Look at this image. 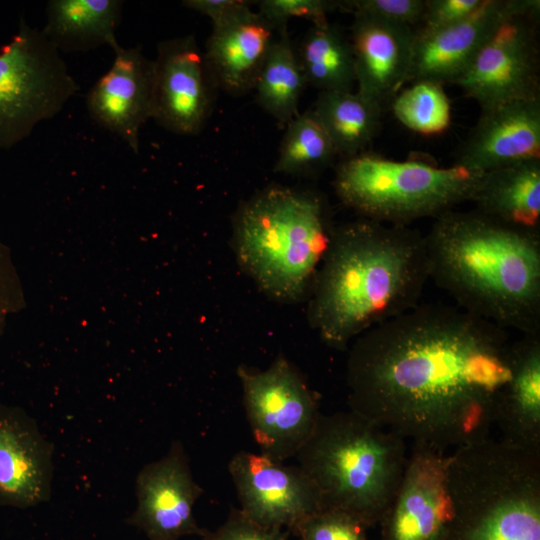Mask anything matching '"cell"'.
Wrapping results in <instances>:
<instances>
[{
  "label": "cell",
  "instance_id": "cell-33",
  "mask_svg": "<svg viewBox=\"0 0 540 540\" xmlns=\"http://www.w3.org/2000/svg\"><path fill=\"white\" fill-rule=\"evenodd\" d=\"M485 0H425L420 30H436L458 24L472 16Z\"/></svg>",
  "mask_w": 540,
  "mask_h": 540
},
{
  "label": "cell",
  "instance_id": "cell-34",
  "mask_svg": "<svg viewBox=\"0 0 540 540\" xmlns=\"http://www.w3.org/2000/svg\"><path fill=\"white\" fill-rule=\"evenodd\" d=\"M181 5L207 16L214 24L250 6L251 2L245 0H184Z\"/></svg>",
  "mask_w": 540,
  "mask_h": 540
},
{
  "label": "cell",
  "instance_id": "cell-28",
  "mask_svg": "<svg viewBox=\"0 0 540 540\" xmlns=\"http://www.w3.org/2000/svg\"><path fill=\"white\" fill-rule=\"evenodd\" d=\"M395 118L406 128L422 135H436L451 123V105L443 85L416 81L402 88L391 101Z\"/></svg>",
  "mask_w": 540,
  "mask_h": 540
},
{
  "label": "cell",
  "instance_id": "cell-8",
  "mask_svg": "<svg viewBox=\"0 0 540 540\" xmlns=\"http://www.w3.org/2000/svg\"><path fill=\"white\" fill-rule=\"evenodd\" d=\"M79 89L42 29L22 18L0 48V150L14 147L39 123L54 118Z\"/></svg>",
  "mask_w": 540,
  "mask_h": 540
},
{
  "label": "cell",
  "instance_id": "cell-7",
  "mask_svg": "<svg viewBox=\"0 0 540 540\" xmlns=\"http://www.w3.org/2000/svg\"><path fill=\"white\" fill-rule=\"evenodd\" d=\"M482 173L361 152L342 159L333 179L339 200L363 219L409 226L471 202Z\"/></svg>",
  "mask_w": 540,
  "mask_h": 540
},
{
  "label": "cell",
  "instance_id": "cell-16",
  "mask_svg": "<svg viewBox=\"0 0 540 540\" xmlns=\"http://www.w3.org/2000/svg\"><path fill=\"white\" fill-rule=\"evenodd\" d=\"M522 3L523 0H485L472 16L458 24L436 30L415 29L407 84H454L501 22Z\"/></svg>",
  "mask_w": 540,
  "mask_h": 540
},
{
  "label": "cell",
  "instance_id": "cell-15",
  "mask_svg": "<svg viewBox=\"0 0 540 540\" xmlns=\"http://www.w3.org/2000/svg\"><path fill=\"white\" fill-rule=\"evenodd\" d=\"M111 48L113 63L89 90L87 110L98 125L138 154L141 128L152 115L154 60L141 46L124 48L116 41Z\"/></svg>",
  "mask_w": 540,
  "mask_h": 540
},
{
  "label": "cell",
  "instance_id": "cell-29",
  "mask_svg": "<svg viewBox=\"0 0 540 540\" xmlns=\"http://www.w3.org/2000/svg\"><path fill=\"white\" fill-rule=\"evenodd\" d=\"M366 530L346 512L321 509L302 521L293 532L300 540H368Z\"/></svg>",
  "mask_w": 540,
  "mask_h": 540
},
{
  "label": "cell",
  "instance_id": "cell-4",
  "mask_svg": "<svg viewBox=\"0 0 540 540\" xmlns=\"http://www.w3.org/2000/svg\"><path fill=\"white\" fill-rule=\"evenodd\" d=\"M233 225L238 264L263 293L286 303L310 293L335 230L322 194L270 186L238 208Z\"/></svg>",
  "mask_w": 540,
  "mask_h": 540
},
{
  "label": "cell",
  "instance_id": "cell-31",
  "mask_svg": "<svg viewBox=\"0 0 540 540\" xmlns=\"http://www.w3.org/2000/svg\"><path fill=\"white\" fill-rule=\"evenodd\" d=\"M424 6L425 0H346L342 10L416 29Z\"/></svg>",
  "mask_w": 540,
  "mask_h": 540
},
{
  "label": "cell",
  "instance_id": "cell-6",
  "mask_svg": "<svg viewBox=\"0 0 540 540\" xmlns=\"http://www.w3.org/2000/svg\"><path fill=\"white\" fill-rule=\"evenodd\" d=\"M444 540H540V453L491 436L448 455Z\"/></svg>",
  "mask_w": 540,
  "mask_h": 540
},
{
  "label": "cell",
  "instance_id": "cell-14",
  "mask_svg": "<svg viewBox=\"0 0 540 540\" xmlns=\"http://www.w3.org/2000/svg\"><path fill=\"white\" fill-rule=\"evenodd\" d=\"M448 455L413 445L397 492L379 523V540H444L451 519Z\"/></svg>",
  "mask_w": 540,
  "mask_h": 540
},
{
  "label": "cell",
  "instance_id": "cell-23",
  "mask_svg": "<svg viewBox=\"0 0 540 540\" xmlns=\"http://www.w3.org/2000/svg\"><path fill=\"white\" fill-rule=\"evenodd\" d=\"M121 0H49L42 32L61 53L112 46L122 19Z\"/></svg>",
  "mask_w": 540,
  "mask_h": 540
},
{
  "label": "cell",
  "instance_id": "cell-17",
  "mask_svg": "<svg viewBox=\"0 0 540 540\" xmlns=\"http://www.w3.org/2000/svg\"><path fill=\"white\" fill-rule=\"evenodd\" d=\"M54 447L23 410L0 404V505L29 508L52 495Z\"/></svg>",
  "mask_w": 540,
  "mask_h": 540
},
{
  "label": "cell",
  "instance_id": "cell-11",
  "mask_svg": "<svg viewBox=\"0 0 540 540\" xmlns=\"http://www.w3.org/2000/svg\"><path fill=\"white\" fill-rule=\"evenodd\" d=\"M218 90L194 35L157 44L151 119L159 126L178 135L198 134L213 111Z\"/></svg>",
  "mask_w": 540,
  "mask_h": 540
},
{
  "label": "cell",
  "instance_id": "cell-20",
  "mask_svg": "<svg viewBox=\"0 0 540 540\" xmlns=\"http://www.w3.org/2000/svg\"><path fill=\"white\" fill-rule=\"evenodd\" d=\"M276 33L251 5L212 24L203 54L218 89L234 96L253 91Z\"/></svg>",
  "mask_w": 540,
  "mask_h": 540
},
{
  "label": "cell",
  "instance_id": "cell-21",
  "mask_svg": "<svg viewBox=\"0 0 540 540\" xmlns=\"http://www.w3.org/2000/svg\"><path fill=\"white\" fill-rule=\"evenodd\" d=\"M501 439L540 453V334L512 343L510 377L496 412Z\"/></svg>",
  "mask_w": 540,
  "mask_h": 540
},
{
  "label": "cell",
  "instance_id": "cell-30",
  "mask_svg": "<svg viewBox=\"0 0 540 540\" xmlns=\"http://www.w3.org/2000/svg\"><path fill=\"white\" fill-rule=\"evenodd\" d=\"M260 13L275 29L287 28L293 18L307 19L312 24L328 21V15L343 9L339 0H262L257 2Z\"/></svg>",
  "mask_w": 540,
  "mask_h": 540
},
{
  "label": "cell",
  "instance_id": "cell-2",
  "mask_svg": "<svg viewBox=\"0 0 540 540\" xmlns=\"http://www.w3.org/2000/svg\"><path fill=\"white\" fill-rule=\"evenodd\" d=\"M429 280L425 236L360 218L335 227L310 291L308 319L346 350L362 334L418 305Z\"/></svg>",
  "mask_w": 540,
  "mask_h": 540
},
{
  "label": "cell",
  "instance_id": "cell-32",
  "mask_svg": "<svg viewBox=\"0 0 540 540\" xmlns=\"http://www.w3.org/2000/svg\"><path fill=\"white\" fill-rule=\"evenodd\" d=\"M201 540H287L283 529L262 526L232 508L225 522L215 531L206 530Z\"/></svg>",
  "mask_w": 540,
  "mask_h": 540
},
{
  "label": "cell",
  "instance_id": "cell-1",
  "mask_svg": "<svg viewBox=\"0 0 540 540\" xmlns=\"http://www.w3.org/2000/svg\"><path fill=\"white\" fill-rule=\"evenodd\" d=\"M511 352L505 329L457 306L418 304L351 344L350 410L442 452L483 440L495 426Z\"/></svg>",
  "mask_w": 540,
  "mask_h": 540
},
{
  "label": "cell",
  "instance_id": "cell-10",
  "mask_svg": "<svg viewBox=\"0 0 540 540\" xmlns=\"http://www.w3.org/2000/svg\"><path fill=\"white\" fill-rule=\"evenodd\" d=\"M539 0H523L454 83L481 110L540 97Z\"/></svg>",
  "mask_w": 540,
  "mask_h": 540
},
{
  "label": "cell",
  "instance_id": "cell-22",
  "mask_svg": "<svg viewBox=\"0 0 540 540\" xmlns=\"http://www.w3.org/2000/svg\"><path fill=\"white\" fill-rule=\"evenodd\" d=\"M471 202L475 210L502 223L540 231V159L482 173Z\"/></svg>",
  "mask_w": 540,
  "mask_h": 540
},
{
  "label": "cell",
  "instance_id": "cell-18",
  "mask_svg": "<svg viewBox=\"0 0 540 540\" xmlns=\"http://www.w3.org/2000/svg\"><path fill=\"white\" fill-rule=\"evenodd\" d=\"M531 159H540V97L481 110L455 165L484 173Z\"/></svg>",
  "mask_w": 540,
  "mask_h": 540
},
{
  "label": "cell",
  "instance_id": "cell-12",
  "mask_svg": "<svg viewBox=\"0 0 540 540\" xmlns=\"http://www.w3.org/2000/svg\"><path fill=\"white\" fill-rule=\"evenodd\" d=\"M228 469L239 509L262 526L293 532L323 509L312 483L297 465H286L261 452L239 451Z\"/></svg>",
  "mask_w": 540,
  "mask_h": 540
},
{
  "label": "cell",
  "instance_id": "cell-9",
  "mask_svg": "<svg viewBox=\"0 0 540 540\" xmlns=\"http://www.w3.org/2000/svg\"><path fill=\"white\" fill-rule=\"evenodd\" d=\"M237 375L260 452L283 462L295 457L321 414L315 392L282 356L264 370L240 365Z\"/></svg>",
  "mask_w": 540,
  "mask_h": 540
},
{
  "label": "cell",
  "instance_id": "cell-5",
  "mask_svg": "<svg viewBox=\"0 0 540 540\" xmlns=\"http://www.w3.org/2000/svg\"><path fill=\"white\" fill-rule=\"evenodd\" d=\"M295 458L323 509L346 512L368 529L389 508L408 455L403 438L349 410L320 414Z\"/></svg>",
  "mask_w": 540,
  "mask_h": 540
},
{
  "label": "cell",
  "instance_id": "cell-24",
  "mask_svg": "<svg viewBox=\"0 0 540 540\" xmlns=\"http://www.w3.org/2000/svg\"><path fill=\"white\" fill-rule=\"evenodd\" d=\"M312 110L344 159L365 151L379 132L384 109L357 91H323Z\"/></svg>",
  "mask_w": 540,
  "mask_h": 540
},
{
  "label": "cell",
  "instance_id": "cell-3",
  "mask_svg": "<svg viewBox=\"0 0 540 540\" xmlns=\"http://www.w3.org/2000/svg\"><path fill=\"white\" fill-rule=\"evenodd\" d=\"M424 236L429 279L457 307L505 330L540 334V231L454 209Z\"/></svg>",
  "mask_w": 540,
  "mask_h": 540
},
{
  "label": "cell",
  "instance_id": "cell-13",
  "mask_svg": "<svg viewBox=\"0 0 540 540\" xmlns=\"http://www.w3.org/2000/svg\"><path fill=\"white\" fill-rule=\"evenodd\" d=\"M202 492L182 443L174 441L163 457L147 463L138 472L137 505L126 523L142 531L149 540L202 537L206 529L198 525L194 516V505Z\"/></svg>",
  "mask_w": 540,
  "mask_h": 540
},
{
  "label": "cell",
  "instance_id": "cell-27",
  "mask_svg": "<svg viewBox=\"0 0 540 540\" xmlns=\"http://www.w3.org/2000/svg\"><path fill=\"white\" fill-rule=\"evenodd\" d=\"M285 127L276 173L308 176L332 164L337 153L312 109L298 113Z\"/></svg>",
  "mask_w": 540,
  "mask_h": 540
},
{
  "label": "cell",
  "instance_id": "cell-26",
  "mask_svg": "<svg viewBox=\"0 0 540 540\" xmlns=\"http://www.w3.org/2000/svg\"><path fill=\"white\" fill-rule=\"evenodd\" d=\"M277 34L253 91L259 106L280 126H286L299 113L307 83L287 28Z\"/></svg>",
  "mask_w": 540,
  "mask_h": 540
},
{
  "label": "cell",
  "instance_id": "cell-19",
  "mask_svg": "<svg viewBox=\"0 0 540 540\" xmlns=\"http://www.w3.org/2000/svg\"><path fill=\"white\" fill-rule=\"evenodd\" d=\"M351 42L357 92L383 109L407 84L414 31L364 16H353Z\"/></svg>",
  "mask_w": 540,
  "mask_h": 540
},
{
  "label": "cell",
  "instance_id": "cell-25",
  "mask_svg": "<svg viewBox=\"0 0 540 540\" xmlns=\"http://www.w3.org/2000/svg\"><path fill=\"white\" fill-rule=\"evenodd\" d=\"M295 48L307 85L320 92L353 91V50L349 36L338 25L312 24Z\"/></svg>",
  "mask_w": 540,
  "mask_h": 540
}]
</instances>
